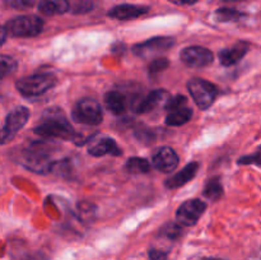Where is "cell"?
<instances>
[{"label": "cell", "mask_w": 261, "mask_h": 260, "mask_svg": "<svg viewBox=\"0 0 261 260\" xmlns=\"http://www.w3.org/2000/svg\"><path fill=\"white\" fill-rule=\"evenodd\" d=\"M135 138H137L139 142H142L143 144H150V143L154 142L155 134L153 132V129H149L147 126H140L138 129H135Z\"/></svg>", "instance_id": "cell-25"}, {"label": "cell", "mask_w": 261, "mask_h": 260, "mask_svg": "<svg viewBox=\"0 0 261 260\" xmlns=\"http://www.w3.org/2000/svg\"><path fill=\"white\" fill-rule=\"evenodd\" d=\"M170 93L165 89H155V91L150 92L149 94L140 99L135 106L134 111L137 114H148L152 112L153 110L157 109L160 105H166V102L170 98Z\"/></svg>", "instance_id": "cell-12"}, {"label": "cell", "mask_w": 261, "mask_h": 260, "mask_svg": "<svg viewBox=\"0 0 261 260\" xmlns=\"http://www.w3.org/2000/svg\"><path fill=\"white\" fill-rule=\"evenodd\" d=\"M17 68V61L13 58L7 55H2L0 58V76L2 79H4L8 74L13 73Z\"/></svg>", "instance_id": "cell-24"}, {"label": "cell", "mask_w": 261, "mask_h": 260, "mask_svg": "<svg viewBox=\"0 0 261 260\" xmlns=\"http://www.w3.org/2000/svg\"><path fill=\"white\" fill-rule=\"evenodd\" d=\"M175 45V40L172 37H152L144 42L137 43L132 47L133 53L139 58H150L157 54L165 53L170 50Z\"/></svg>", "instance_id": "cell-9"}, {"label": "cell", "mask_w": 261, "mask_h": 260, "mask_svg": "<svg viewBox=\"0 0 261 260\" xmlns=\"http://www.w3.org/2000/svg\"><path fill=\"white\" fill-rule=\"evenodd\" d=\"M125 171L133 175H142L148 173L150 171V163L145 158L142 157H130L124 166Z\"/></svg>", "instance_id": "cell-20"}, {"label": "cell", "mask_w": 261, "mask_h": 260, "mask_svg": "<svg viewBox=\"0 0 261 260\" xmlns=\"http://www.w3.org/2000/svg\"><path fill=\"white\" fill-rule=\"evenodd\" d=\"M223 2H246V0H223Z\"/></svg>", "instance_id": "cell-35"}, {"label": "cell", "mask_w": 261, "mask_h": 260, "mask_svg": "<svg viewBox=\"0 0 261 260\" xmlns=\"http://www.w3.org/2000/svg\"><path fill=\"white\" fill-rule=\"evenodd\" d=\"M13 37H36L43 30V20L37 15H20L4 25Z\"/></svg>", "instance_id": "cell-6"}, {"label": "cell", "mask_w": 261, "mask_h": 260, "mask_svg": "<svg viewBox=\"0 0 261 260\" xmlns=\"http://www.w3.org/2000/svg\"><path fill=\"white\" fill-rule=\"evenodd\" d=\"M91 9H93V4H92V2H88V0H81V2H78L75 5H74L73 12L75 13V14H81V13L89 12Z\"/></svg>", "instance_id": "cell-30"}, {"label": "cell", "mask_w": 261, "mask_h": 260, "mask_svg": "<svg viewBox=\"0 0 261 260\" xmlns=\"http://www.w3.org/2000/svg\"><path fill=\"white\" fill-rule=\"evenodd\" d=\"M70 8L68 0H40L38 10L43 15H59L66 13Z\"/></svg>", "instance_id": "cell-18"}, {"label": "cell", "mask_w": 261, "mask_h": 260, "mask_svg": "<svg viewBox=\"0 0 261 260\" xmlns=\"http://www.w3.org/2000/svg\"><path fill=\"white\" fill-rule=\"evenodd\" d=\"M56 84V76L51 73L33 74L24 76L15 83V88L24 97H37L46 93Z\"/></svg>", "instance_id": "cell-3"}, {"label": "cell", "mask_w": 261, "mask_h": 260, "mask_svg": "<svg viewBox=\"0 0 261 260\" xmlns=\"http://www.w3.org/2000/svg\"><path fill=\"white\" fill-rule=\"evenodd\" d=\"M186 102L188 101H186L185 96H182V94H176V96L170 97V98H168V101L166 102L165 105V109L167 112L175 111V110L182 109V107L186 105Z\"/></svg>", "instance_id": "cell-27"}, {"label": "cell", "mask_w": 261, "mask_h": 260, "mask_svg": "<svg viewBox=\"0 0 261 260\" xmlns=\"http://www.w3.org/2000/svg\"><path fill=\"white\" fill-rule=\"evenodd\" d=\"M214 17H216V20H218V22L228 23L239 22L240 19H242L245 17V14L236 9H231V8H221V9L216 10Z\"/></svg>", "instance_id": "cell-22"}, {"label": "cell", "mask_w": 261, "mask_h": 260, "mask_svg": "<svg viewBox=\"0 0 261 260\" xmlns=\"http://www.w3.org/2000/svg\"><path fill=\"white\" fill-rule=\"evenodd\" d=\"M191 116H193V111L189 107H182V109L168 112V115L166 116V124L168 126H181V125L189 122Z\"/></svg>", "instance_id": "cell-19"}, {"label": "cell", "mask_w": 261, "mask_h": 260, "mask_svg": "<svg viewBox=\"0 0 261 260\" xmlns=\"http://www.w3.org/2000/svg\"><path fill=\"white\" fill-rule=\"evenodd\" d=\"M30 119V110L24 106L15 107L5 117V121L2 127V144H7L8 142L14 139L20 129L27 124Z\"/></svg>", "instance_id": "cell-7"}, {"label": "cell", "mask_w": 261, "mask_h": 260, "mask_svg": "<svg viewBox=\"0 0 261 260\" xmlns=\"http://www.w3.org/2000/svg\"><path fill=\"white\" fill-rule=\"evenodd\" d=\"M188 91L200 110H208L218 96L217 86L201 78L190 79L188 82Z\"/></svg>", "instance_id": "cell-4"}, {"label": "cell", "mask_w": 261, "mask_h": 260, "mask_svg": "<svg viewBox=\"0 0 261 260\" xmlns=\"http://www.w3.org/2000/svg\"><path fill=\"white\" fill-rule=\"evenodd\" d=\"M148 12H149V7H144V5L121 4L112 8L109 12V17L119 20H129L135 19L143 14H147Z\"/></svg>", "instance_id": "cell-14"}, {"label": "cell", "mask_w": 261, "mask_h": 260, "mask_svg": "<svg viewBox=\"0 0 261 260\" xmlns=\"http://www.w3.org/2000/svg\"><path fill=\"white\" fill-rule=\"evenodd\" d=\"M182 235V226L180 223H173V222L165 224L160 231V236L163 237V239L170 240V241H177Z\"/></svg>", "instance_id": "cell-23"}, {"label": "cell", "mask_w": 261, "mask_h": 260, "mask_svg": "<svg viewBox=\"0 0 261 260\" xmlns=\"http://www.w3.org/2000/svg\"><path fill=\"white\" fill-rule=\"evenodd\" d=\"M201 260H222V259H217V257H204Z\"/></svg>", "instance_id": "cell-34"}, {"label": "cell", "mask_w": 261, "mask_h": 260, "mask_svg": "<svg viewBox=\"0 0 261 260\" xmlns=\"http://www.w3.org/2000/svg\"><path fill=\"white\" fill-rule=\"evenodd\" d=\"M36 2L37 0H4V4L8 8H12V9L24 10L35 7Z\"/></svg>", "instance_id": "cell-28"}, {"label": "cell", "mask_w": 261, "mask_h": 260, "mask_svg": "<svg viewBox=\"0 0 261 260\" xmlns=\"http://www.w3.org/2000/svg\"><path fill=\"white\" fill-rule=\"evenodd\" d=\"M54 147L46 140H36L30 143L19 152V162L30 171L36 173L53 172L56 161L53 160Z\"/></svg>", "instance_id": "cell-2"}, {"label": "cell", "mask_w": 261, "mask_h": 260, "mask_svg": "<svg viewBox=\"0 0 261 260\" xmlns=\"http://www.w3.org/2000/svg\"><path fill=\"white\" fill-rule=\"evenodd\" d=\"M180 59L189 68H205L214 61V55L203 46H190L181 51Z\"/></svg>", "instance_id": "cell-10"}, {"label": "cell", "mask_w": 261, "mask_h": 260, "mask_svg": "<svg viewBox=\"0 0 261 260\" xmlns=\"http://www.w3.org/2000/svg\"><path fill=\"white\" fill-rule=\"evenodd\" d=\"M71 117L75 122L84 125H99L103 120V112H102V107L96 99L86 98L79 99L78 103L74 107L73 112H71Z\"/></svg>", "instance_id": "cell-5"}, {"label": "cell", "mask_w": 261, "mask_h": 260, "mask_svg": "<svg viewBox=\"0 0 261 260\" xmlns=\"http://www.w3.org/2000/svg\"><path fill=\"white\" fill-rule=\"evenodd\" d=\"M199 167H200L199 162L188 163V165H186L180 172L173 175L172 177L167 178L165 183V186L167 189H177V188H181V186L186 185L189 181H191L194 177H195L196 173H198L199 171Z\"/></svg>", "instance_id": "cell-15"}, {"label": "cell", "mask_w": 261, "mask_h": 260, "mask_svg": "<svg viewBox=\"0 0 261 260\" xmlns=\"http://www.w3.org/2000/svg\"><path fill=\"white\" fill-rule=\"evenodd\" d=\"M42 121L33 129L35 134L45 139L75 140L76 133L60 109H47L42 115Z\"/></svg>", "instance_id": "cell-1"}, {"label": "cell", "mask_w": 261, "mask_h": 260, "mask_svg": "<svg viewBox=\"0 0 261 260\" xmlns=\"http://www.w3.org/2000/svg\"><path fill=\"white\" fill-rule=\"evenodd\" d=\"M148 256H149L150 260H167L168 252L153 247V249H150L148 251Z\"/></svg>", "instance_id": "cell-31"}, {"label": "cell", "mask_w": 261, "mask_h": 260, "mask_svg": "<svg viewBox=\"0 0 261 260\" xmlns=\"http://www.w3.org/2000/svg\"><path fill=\"white\" fill-rule=\"evenodd\" d=\"M168 65H170V61H168L166 58L154 59V60H153L152 63L149 64V66H148V71H149V75L150 76H155L157 74L162 73L163 70H166V69L168 68Z\"/></svg>", "instance_id": "cell-26"}, {"label": "cell", "mask_w": 261, "mask_h": 260, "mask_svg": "<svg viewBox=\"0 0 261 260\" xmlns=\"http://www.w3.org/2000/svg\"><path fill=\"white\" fill-rule=\"evenodd\" d=\"M203 194L205 198H208L209 200L217 201L223 196L224 190L223 185L221 183V178L219 177H213L205 184L203 189Z\"/></svg>", "instance_id": "cell-21"}, {"label": "cell", "mask_w": 261, "mask_h": 260, "mask_svg": "<svg viewBox=\"0 0 261 260\" xmlns=\"http://www.w3.org/2000/svg\"><path fill=\"white\" fill-rule=\"evenodd\" d=\"M237 163H239L240 166H242V165H245V166H246V165H257V166H260L261 165V150L257 149L256 153H252V154L241 157Z\"/></svg>", "instance_id": "cell-29"}, {"label": "cell", "mask_w": 261, "mask_h": 260, "mask_svg": "<svg viewBox=\"0 0 261 260\" xmlns=\"http://www.w3.org/2000/svg\"><path fill=\"white\" fill-rule=\"evenodd\" d=\"M88 153L93 157H102V155H121L122 152L117 143L112 138L103 137L98 140H94L88 147Z\"/></svg>", "instance_id": "cell-16"}, {"label": "cell", "mask_w": 261, "mask_h": 260, "mask_svg": "<svg viewBox=\"0 0 261 260\" xmlns=\"http://www.w3.org/2000/svg\"><path fill=\"white\" fill-rule=\"evenodd\" d=\"M153 167L161 172H171L178 166V155L171 147H161L152 154Z\"/></svg>", "instance_id": "cell-11"}, {"label": "cell", "mask_w": 261, "mask_h": 260, "mask_svg": "<svg viewBox=\"0 0 261 260\" xmlns=\"http://www.w3.org/2000/svg\"><path fill=\"white\" fill-rule=\"evenodd\" d=\"M206 209L205 201L200 199H190L181 204L176 212V221L184 227H191L200 219Z\"/></svg>", "instance_id": "cell-8"}, {"label": "cell", "mask_w": 261, "mask_h": 260, "mask_svg": "<svg viewBox=\"0 0 261 260\" xmlns=\"http://www.w3.org/2000/svg\"><path fill=\"white\" fill-rule=\"evenodd\" d=\"M250 50V43L246 41H239L232 47L222 48L218 53L219 61L224 66H232L239 63Z\"/></svg>", "instance_id": "cell-13"}, {"label": "cell", "mask_w": 261, "mask_h": 260, "mask_svg": "<svg viewBox=\"0 0 261 260\" xmlns=\"http://www.w3.org/2000/svg\"><path fill=\"white\" fill-rule=\"evenodd\" d=\"M105 106L109 110L111 114L114 115H122L127 109L129 105V99H127L126 94L122 93L121 91H110L105 94Z\"/></svg>", "instance_id": "cell-17"}, {"label": "cell", "mask_w": 261, "mask_h": 260, "mask_svg": "<svg viewBox=\"0 0 261 260\" xmlns=\"http://www.w3.org/2000/svg\"><path fill=\"white\" fill-rule=\"evenodd\" d=\"M24 260H47V257H46L43 254H41V252H37V254L28 255Z\"/></svg>", "instance_id": "cell-33"}, {"label": "cell", "mask_w": 261, "mask_h": 260, "mask_svg": "<svg viewBox=\"0 0 261 260\" xmlns=\"http://www.w3.org/2000/svg\"><path fill=\"white\" fill-rule=\"evenodd\" d=\"M168 2L173 3V4H177V5H193V4H195L196 2H199V0H168Z\"/></svg>", "instance_id": "cell-32"}, {"label": "cell", "mask_w": 261, "mask_h": 260, "mask_svg": "<svg viewBox=\"0 0 261 260\" xmlns=\"http://www.w3.org/2000/svg\"><path fill=\"white\" fill-rule=\"evenodd\" d=\"M259 149H260V150H261V145H260V147H259Z\"/></svg>", "instance_id": "cell-36"}]
</instances>
